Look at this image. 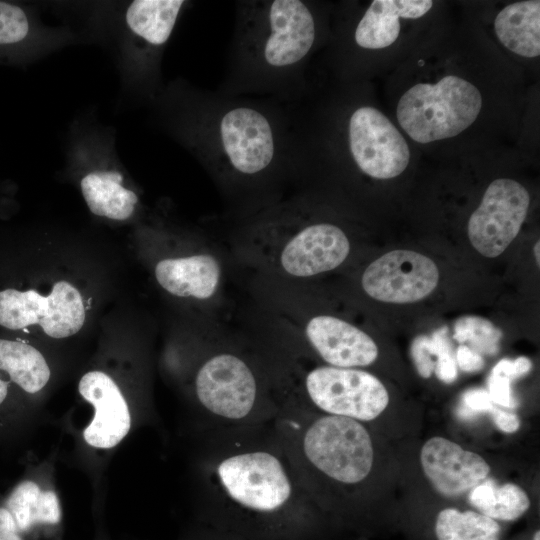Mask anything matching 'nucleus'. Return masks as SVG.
Wrapping results in <instances>:
<instances>
[{"instance_id":"obj_30","label":"nucleus","mask_w":540,"mask_h":540,"mask_svg":"<svg viewBox=\"0 0 540 540\" xmlns=\"http://www.w3.org/2000/svg\"><path fill=\"white\" fill-rule=\"evenodd\" d=\"M463 404L472 412H491L494 408L488 392L483 389H472L464 393Z\"/></svg>"},{"instance_id":"obj_13","label":"nucleus","mask_w":540,"mask_h":540,"mask_svg":"<svg viewBox=\"0 0 540 540\" xmlns=\"http://www.w3.org/2000/svg\"><path fill=\"white\" fill-rule=\"evenodd\" d=\"M438 281V268L429 257L411 250H394L365 269L361 285L375 300L406 304L427 297Z\"/></svg>"},{"instance_id":"obj_2","label":"nucleus","mask_w":540,"mask_h":540,"mask_svg":"<svg viewBox=\"0 0 540 540\" xmlns=\"http://www.w3.org/2000/svg\"><path fill=\"white\" fill-rule=\"evenodd\" d=\"M206 431L197 521L245 540H323L336 527L305 491L272 423Z\"/></svg>"},{"instance_id":"obj_4","label":"nucleus","mask_w":540,"mask_h":540,"mask_svg":"<svg viewBox=\"0 0 540 540\" xmlns=\"http://www.w3.org/2000/svg\"><path fill=\"white\" fill-rule=\"evenodd\" d=\"M190 4L184 0H132L96 11L99 20L95 25L111 43L124 98L149 106L161 92L164 52Z\"/></svg>"},{"instance_id":"obj_23","label":"nucleus","mask_w":540,"mask_h":540,"mask_svg":"<svg viewBox=\"0 0 540 540\" xmlns=\"http://www.w3.org/2000/svg\"><path fill=\"white\" fill-rule=\"evenodd\" d=\"M502 331L489 320L478 316H463L454 325L453 339L469 343L476 352L494 355L499 350Z\"/></svg>"},{"instance_id":"obj_24","label":"nucleus","mask_w":540,"mask_h":540,"mask_svg":"<svg viewBox=\"0 0 540 540\" xmlns=\"http://www.w3.org/2000/svg\"><path fill=\"white\" fill-rule=\"evenodd\" d=\"M431 338L436 346L435 375L445 384L453 383L457 378L458 371L447 327L444 326L434 331Z\"/></svg>"},{"instance_id":"obj_22","label":"nucleus","mask_w":540,"mask_h":540,"mask_svg":"<svg viewBox=\"0 0 540 540\" xmlns=\"http://www.w3.org/2000/svg\"><path fill=\"white\" fill-rule=\"evenodd\" d=\"M468 501L475 511L499 523L520 519L531 506L528 494L519 485H498L492 479H485L472 488Z\"/></svg>"},{"instance_id":"obj_7","label":"nucleus","mask_w":540,"mask_h":540,"mask_svg":"<svg viewBox=\"0 0 540 540\" xmlns=\"http://www.w3.org/2000/svg\"><path fill=\"white\" fill-rule=\"evenodd\" d=\"M258 225L281 237L276 264L291 277L307 278L331 271L350 253L349 238L339 226L302 221L296 200L271 206L258 218Z\"/></svg>"},{"instance_id":"obj_14","label":"nucleus","mask_w":540,"mask_h":540,"mask_svg":"<svg viewBox=\"0 0 540 540\" xmlns=\"http://www.w3.org/2000/svg\"><path fill=\"white\" fill-rule=\"evenodd\" d=\"M80 395L93 407V417L83 430V439L95 449L116 447L130 432L132 414L116 382L105 372L85 373L78 384Z\"/></svg>"},{"instance_id":"obj_25","label":"nucleus","mask_w":540,"mask_h":540,"mask_svg":"<svg viewBox=\"0 0 540 540\" xmlns=\"http://www.w3.org/2000/svg\"><path fill=\"white\" fill-rule=\"evenodd\" d=\"M410 355L418 374L422 378H429L435 367L436 346L427 335H418L410 346Z\"/></svg>"},{"instance_id":"obj_21","label":"nucleus","mask_w":540,"mask_h":540,"mask_svg":"<svg viewBox=\"0 0 540 540\" xmlns=\"http://www.w3.org/2000/svg\"><path fill=\"white\" fill-rule=\"evenodd\" d=\"M430 540H502L503 527L475 510L440 509L429 525Z\"/></svg>"},{"instance_id":"obj_16","label":"nucleus","mask_w":540,"mask_h":540,"mask_svg":"<svg viewBox=\"0 0 540 540\" xmlns=\"http://www.w3.org/2000/svg\"><path fill=\"white\" fill-rule=\"evenodd\" d=\"M303 334L310 348L328 366L360 369L378 357V346L366 332L335 316L311 317Z\"/></svg>"},{"instance_id":"obj_32","label":"nucleus","mask_w":540,"mask_h":540,"mask_svg":"<svg viewBox=\"0 0 540 540\" xmlns=\"http://www.w3.org/2000/svg\"><path fill=\"white\" fill-rule=\"evenodd\" d=\"M515 376L520 377L529 373L532 368V362L527 357L521 356L513 360Z\"/></svg>"},{"instance_id":"obj_15","label":"nucleus","mask_w":540,"mask_h":540,"mask_svg":"<svg viewBox=\"0 0 540 540\" xmlns=\"http://www.w3.org/2000/svg\"><path fill=\"white\" fill-rule=\"evenodd\" d=\"M420 462L436 491L448 498L470 491L490 472V466L482 456L441 436L424 443Z\"/></svg>"},{"instance_id":"obj_20","label":"nucleus","mask_w":540,"mask_h":540,"mask_svg":"<svg viewBox=\"0 0 540 540\" xmlns=\"http://www.w3.org/2000/svg\"><path fill=\"white\" fill-rule=\"evenodd\" d=\"M494 30L508 50L526 58L540 54V1L526 0L505 6L496 16Z\"/></svg>"},{"instance_id":"obj_19","label":"nucleus","mask_w":540,"mask_h":540,"mask_svg":"<svg viewBox=\"0 0 540 540\" xmlns=\"http://www.w3.org/2000/svg\"><path fill=\"white\" fill-rule=\"evenodd\" d=\"M51 376L44 356L33 346L0 339V404L6 399L10 384L29 394H36Z\"/></svg>"},{"instance_id":"obj_10","label":"nucleus","mask_w":540,"mask_h":540,"mask_svg":"<svg viewBox=\"0 0 540 540\" xmlns=\"http://www.w3.org/2000/svg\"><path fill=\"white\" fill-rule=\"evenodd\" d=\"M347 148L353 163L365 175L390 179L408 166V144L392 122L371 106H359L349 115Z\"/></svg>"},{"instance_id":"obj_29","label":"nucleus","mask_w":540,"mask_h":540,"mask_svg":"<svg viewBox=\"0 0 540 540\" xmlns=\"http://www.w3.org/2000/svg\"><path fill=\"white\" fill-rule=\"evenodd\" d=\"M455 360L457 367L467 373L478 372L485 366L483 357L467 345L457 348Z\"/></svg>"},{"instance_id":"obj_33","label":"nucleus","mask_w":540,"mask_h":540,"mask_svg":"<svg viewBox=\"0 0 540 540\" xmlns=\"http://www.w3.org/2000/svg\"><path fill=\"white\" fill-rule=\"evenodd\" d=\"M539 249H540V243L539 241L536 242V244L534 245V256H535V259H536V262H537V265L539 266V263H540V254H539Z\"/></svg>"},{"instance_id":"obj_26","label":"nucleus","mask_w":540,"mask_h":540,"mask_svg":"<svg viewBox=\"0 0 540 540\" xmlns=\"http://www.w3.org/2000/svg\"><path fill=\"white\" fill-rule=\"evenodd\" d=\"M28 537L41 540H60L59 534L26 532L16 523L9 510L0 507V540H27Z\"/></svg>"},{"instance_id":"obj_9","label":"nucleus","mask_w":540,"mask_h":540,"mask_svg":"<svg viewBox=\"0 0 540 540\" xmlns=\"http://www.w3.org/2000/svg\"><path fill=\"white\" fill-rule=\"evenodd\" d=\"M84 321L82 296L67 281L56 282L47 296L33 289L0 291V325L5 328L19 330L37 324L48 336L62 339L78 333Z\"/></svg>"},{"instance_id":"obj_28","label":"nucleus","mask_w":540,"mask_h":540,"mask_svg":"<svg viewBox=\"0 0 540 540\" xmlns=\"http://www.w3.org/2000/svg\"><path fill=\"white\" fill-rule=\"evenodd\" d=\"M178 540H245L235 534L219 530L197 521Z\"/></svg>"},{"instance_id":"obj_6","label":"nucleus","mask_w":540,"mask_h":540,"mask_svg":"<svg viewBox=\"0 0 540 540\" xmlns=\"http://www.w3.org/2000/svg\"><path fill=\"white\" fill-rule=\"evenodd\" d=\"M285 397L311 411L369 422L389 404V393L373 374L359 368L322 365L281 375Z\"/></svg>"},{"instance_id":"obj_17","label":"nucleus","mask_w":540,"mask_h":540,"mask_svg":"<svg viewBox=\"0 0 540 540\" xmlns=\"http://www.w3.org/2000/svg\"><path fill=\"white\" fill-rule=\"evenodd\" d=\"M222 272L219 259L206 252L162 259L154 270L158 284L165 291L197 300H209L216 295Z\"/></svg>"},{"instance_id":"obj_27","label":"nucleus","mask_w":540,"mask_h":540,"mask_svg":"<svg viewBox=\"0 0 540 540\" xmlns=\"http://www.w3.org/2000/svg\"><path fill=\"white\" fill-rule=\"evenodd\" d=\"M510 380L504 374L491 372L488 378L487 392L493 403L506 408L513 406Z\"/></svg>"},{"instance_id":"obj_18","label":"nucleus","mask_w":540,"mask_h":540,"mask_svg":"<svg viewBox=\"0 0 540 540\" xmlns=\"http://www.w3.org/2000/svg\"><path fill=\"white\" fill-rule=\"evenodd\" d=\"M432 6L431 0H374L354 29V42L358 47L367 50L388 47L399 36L400 18H420Z\"/></svg>"},{"instance_id":"obj_5","label":"nucleus","mask_w":540,"mask_h":540,"mask_svg":"<svg viewBox=\"0 0 540 540\" xmlns=\"http://www.w3.org/2000/svg\"><path fill=\"white\" fill-rule=\"evenodd\" d=\"M192 393L206 430L270 424L284 401L279 385L248 356L216 348L203 356L192 380Z\"/></svg>"},{"instance_id":"obj_3","label":"nucleus","mask_w":540,"mask_h":540,"mask_svg":"<svg viewBox=\"0 0 540 540\" xmlns=\"http://www.w3.org/2000/svg\"><path fill=\"white\" fill-rule=\"evenodd\" d=\"M319 37L312 3L305 0H241L225 78L228 95L301 100L304 71Z\"/></svg>"},{"instance_id":"obj_1","label":"nucleus","mask_w":540,"mask_h":540,"mask_svg":"<svg viewBox=\"0 0 540 540\" xmlns=\"http://www.w3.org/2000/svg\"><path fill=\"white\" fill-rule=\"evenodd\" d=\"M149 107L158 127L243 205L274 201L306 164L294 103L228 95L176 78Z\"/></svg>"},{"instance_id":"obj_12","label":"nucleus","mask_w":540,"mask_h":540,"mask_svg":"<svg viewBox=\"0 0 540 540\" xmlns=\"http://www.w3.org/2000/svg\"><path fill=\"white\" fill-rule=\"evenodd\" d=\"M82 41L73 28L46 23L31 6L0 1V63L29 64Z\"/></svg>"},{"instance_id":"obj_11","label":"nucleus","mask_w":540,"mask_h":540,"mask_svg":"<svg viewBox=\"0 0 540 540\" xmlns=\"http://www.w3.org/2000/svg\"><path fill=\"white\" fill-rule=\"evenodd\" d=\"M529 203V193L519 182L507 178L491 182L468 221L471 245L488 258L502 254L518 235Z\"/></svg>"},{"instance_id":"obj_31","label":"nucleus","mask_w":540,"mask_h":540,"mask_svg":"<svg viewBox=\"0 0 540 540\" xmlns=\"http://www.w3.org/2000/svg\"><path fill=\"white\" fill-rule=\"evenodd\" d=\"M491 414L495 426L502 432L514 433L520 428V419L515 413L494 407Z\"/></svg>"},{"instance_id":"obj_8","label":"nucleus","mask_w":540,"mask_h":540,"mask_svg":"<svg viewBox=\"0 0 540 540\" xmlns=\"http://www.w3.org/2000/svg\"><path fill=\"white\" fill-rule=\"evenodd\" d=\"M482 107L480 91L469 81L448 75L435 84L418 83L397 105V120L416 142L430 143L454 137L477 119Z\"/></svg>"}]
</instances>
